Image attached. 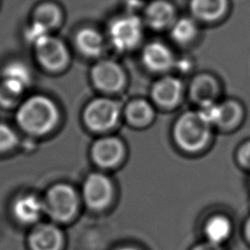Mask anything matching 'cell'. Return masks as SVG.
Wrapping results in <instances>:
<instances>
[{"mask_svg":"<svg viewBox=\"0 0 250 250\" xmlns=\"http://www.w3.org/2000/svg\"><path fill=\"white\" fill-rule=\"evenodd\" d=\"M16 118L20 127L33 136H43L56 126L59 111L48 97L35 95L26 99L18 108Z\"/></svg>","mask_w":250,"mask_h":250,"instance_id":"6da1fadb","label":"cell"},{"mask_svg":"<svg viewBox=\"0 0 250 250\" xmlns=\"http://www.w3.org/2000/svg\"><path fill=\"white\" fill-rule=\"evenodd\" d=\"M210 136V123L200 112L188 111L176 122L174 138L179 146L187 151H197L207 143Z\"/></svg>","mask_w":250,"mask_h":250,"instance_id":"7a4b0ae2","label":"cell"},{"mask_svg":"<svg viewBox=\"0 0 250 250\" xmlns=\"http://www.w3.org/2000/svg\"><path fill=\"white\" fill-rule=\"evenodd\" d=\"M43 203L45 213L57 222H68L78 209V197L75 189L64 183L52 186L48 189Z\"/></svg>","mask_w":250,"mask_h":250,"instance_id":"3957f363","label":"cell"},{"mask_svg":"<svg viewBox=\"0 0 250 250\" xmlns=\"http://www.w3.org/2000/svg\"><path fill=\"white\" fill-rule=\"evenodd\" d=\"M143 19L133 13L119 16L108 25L111 44L118 51H130L136 48L144 36Z\"/></svg>","mask_w":250,"mask_h":250,"instance_id":"277c9868","label":"cell"},{"mask_svg":"<svg viewBox=\"0 0 250 250\" xmlns=\"http://www.w3.org/2000/svg\"><path fill=\"white\" fill-rule=\"evenodd\" d=\"M33 45L36 59L45 69L59 71L67 64L68 51L59 38L46 34L37 39Z\"/></svg>","mask_w":250,"mask_h":250,"instance_id":"5b68a950","label":"cell"},{"mask_svg":"<svg viewBox=\"0 0 250 250\" xmlns=\"http://www.w3.org/2000/svg\"><path fill=\"white\" fill-rule=\"evenodd\" d=\"M118 116V104L106 98L93 100L83 113L85 124L94 131H104L111 128L116 123Z\"/></svg>","mask_w":250,"mask_h":250,"instance_id":"8992f818","label":"cell"},{"mask_svg":"<svg viewBox=\"0 0 250 250\" xmlns=\"http://www.w3.org/2000/svg\"><path fill=\"white\" fill-rule=\"evenodd\" d=\"M82 192L86 204L94 210H100L110 202L112 185L106 176L100 173H92L86 178Z\"/></svg>","mask_w":250,"mask_h":250,"instance_id":"52a82bcc","label":"cell"},{"mask_svg":"<svg viewBox=\"0 0 250 250\" xmlns=\"http://www.w3.org/2000/svg\"><path fill=\"white\" fill-rule=\"evenodd\" d=\"M61 9L53 2H43L36 7L32 15V26L28 35L32 43L40 37L49 34V31L58 27L62 21Z\"/></svg>","mask_w":250,"mask_h":250,"instance_id":"ba28073f","label":"cell"},{"mask_svg":"<svg viewBox=\"0 0 250 250\" xmlns=\"http://www.w3.org/2000/svg\"><path fill=\"white\" fill-rule=\"evenodd\" d=\"M177 19V9L169 0H151L143 10L144 23L154 30L170 28Z\"/></svg>","mask_w":250,"mask_h":250,"instance_id":"9c48e42d","label":"cell"},{"mask_svg":"<svg viewBox=\"0 0 250 250\" xmlns=\"http://www.w3.org/2000/svg\"><path fill=\"white\" fill-rule=\"evenodd\" d=\"M94 85L104 92L118 91L124 84L125 75L118 63L110 60L98 62L91 70Z\"/></svg>","mask_w":250,"mask_h":250,"instance_id":"30bf717a","label":"cell"},{"mask_svg":"<svg viewBox=\"0 0 250 250\" xmlns=\"http://www.w3.org/2000/svg\"><path fill=\"white\" fill-rule=\"evenodd\" d=\"M30 250H62L63 235L53 224L37 225L28 235Z\"/></svg>","mask_w":250,"mask_h":250,"instance_id":"8fae6325","label":"cell"},{"mask_svg":"<svg viewBox=\"0 0 250 250\" xmlns=\"http://www.w3.org/2000/svg\"><path fill=\"white\" fill-rule=\"evenodd\" d=\"M124 147L122 143L113 137H105L96 141L92 146L94 162L102 167H112L122 158Z\"/></svg>","mask_w":250,"mask_h":250,"instance_id":"7c38bea8","label":"cell"},{"mask_svg":"<svg viewBox=\"0 0 250 250\" xmlns=\"http://www.w3.org/2000/svg\"><path fill=\"white\" fill-rule=\"evenodd\" d=\"M144 64L152 71H165L175 63V58L170 48L160 41L147 43L142 52Z\"/></svg>","mask_w":250,"mask_h":250,"instance_id":"4fadbf2b","label":"cell"},{"mask_svg":"<svg viewBox=\"0 0 250 250\" xmlns=\"http://www.w3.org/2000/svg\"><path fill=\"white\" fill-rule=\"evenodd\" d=\"M188 8L195 21L215 22L228 14L229 0H189Z\"/></svg>","mask_w":250,"mask_h":250,"instance_id":"5bb4252c","label":"cell"},{"mask_svg":"<svg viewBox=\"0 0 250 250\" xmlns=\"http://www.w3.org/2000/svg\"><path fill=\"white\" fill-rule=\"evenodd\" d=\"M13 214L21 224L29 225L37 222L44 210L43 200L34 194H22L13 203Z\"/></svg>","mask_w":250,"mask_h":250,"instance_id":"9a60e30c","label":"cell"},{"mask_svg":"<svg viewBox=\"0 0 250 250\" xmlns=\"http://www.w3.org/2000/svg\"><path fill=\"white\" fill-rule=\"evenodd\" d=\"M182 85L179 79L166 76L158 80L152 88L153 100L163 106L174 105L180 99Z\"/></svg>","mask_w":250,"mask_h":250,"instance_id":"2e32d148","label":"cell"},{"mask_svg":"<svg viewBox=\"0 0 250 250\" xmlns=\"http://www.w3.org/2000/svg\"><path fill=\"white\" fill-rule=\"evenodd\" d=\"M75 44L78 50L85 56L95 58L104 50L103 35L92 27H84L75 36Z\"/></svg>","mask_w":250,"mask_h":250,"instance_id":"e0dca14e","label":"cell"},{"mask_svg":"<svg viewBox=\"0 0 250 250\" xmlns=\"http://www.w3.org/2000/svg\"><path fill=\"white\" fill-rule=\"evenodd\" d=\"M217 92V83L215 79L209 74H200L196 76L191 83V98L200 105L214 103Z\"/></svg>","mask_w":250,"mask_h":250,"instance_id":"ac0fdd59","label":"cell"},{"mask_svg":"<svg viewBox=\"0 0 250 250\" xmlns=\"http://www.w3.org/2000/svg\"><path fill=\"white\" fill-rule=\"evenodd\" d=\"M192 17L178 18L170 29V36L174 42L186 45L195 39L198 34V25Z\"/></svg>","mask_w":250,"mask_h":250,"instance_id":"d6986e66","label":"cell"},{"mask_svg":"<svg viewBox=\"0 0 250 250\" xmlns=\"http://www.w3.org/2000/svg\"><path fill=\"white\" fill-rule=\"evenodd\" d=\"M230 223L224 216H214L205 225L204 232L207 240L220 244L225 241L230 233Z\"/></svg>","mask_w":250,"mask_h":250,"instance_id":"ffe728a7","label":"cell"},{"mask_svg":"<svg viewBox=\"0 0 250 250\" xmlns=\"http://www.w3.org/2000/svg\"><path fill=\"white\" fill-rule=\"evenodd\" d=\"M3 80H6L22 90L30 84L31 74L25 64L14 62L9 63L3 70Z\"/></svg>","mask_w":250,"mask_h":250,"instance_id":"44dd1931","label":"cell"},{"mask_svg":"<svg viewBox=\"0 0 250 250\" xmlns=\"http://www.w3.org/2000/svg\"><path fill=\"white\" fill-rule=\"evenodd\" d=\"M152 108L143 100H136L130 103L126 108V116L133 125L141 126L148 123L152 118Z\"/></svg>","mask_w":250,"mask_h":250,"instance_id":"7402d4cb","label":"cell"},{"mask_svg":"<svg viewBox=\"0 0 250 250\" xmlns=\"http://www.w3.org/2000/svg\"><path fill=\"white\" fill-rule=\"evenodd\" d=\"M241 116V108L234 102H226L218 104V114L215 124L223 128H230L234 126Z\"/></svg>","mask_w":250,"mask_h":250,"instance_id":"603a6c76","label":"cell"},{"mask_svg":"<svg viewBox=\"0 0 250 250\" xmlns=\"http://www.w3.org/2000/svg\"><path fill=\"white\" fill-rule=\"evenodd\" d=\"M24 91L2 79L0 83V104L5 106L16 104Z\"/></svg>","mask_w":250,"mask_h":250,"instance_id":"cb8c5ba5","label":"cell"},{"mask_svg":"<svg viewBox=\"0 0 250 250\" xmlns=\"http://www.w3.org/2000/svg\"><path fill=\"white\" fill-rule=\"evenodd\" d=\"M18 144V137L15 131L8 125L0 123V152L11 150Z\"/></svg>","mask_w":250,"mask_h":250,"instance_id":"d4e9b609","label":"cell"},{"mask_svg":"<svg viewBox=\"0 0 250 250\" xmlns=\"http://www.w3.org/2000/svg\"><path fill=\"white\" fill-rule=\"evenodd\" d=\"M238 159L243 166L250 168V142L244 144L240 147L238 151Z\"/></svg>","mask_w":250,"mask_h":250,"instance_id":"484cf974","label":"cell"},{"mask_svg":"<svg viewBox=\"0 0 250 250\" xmlns=\"http://www.w3.org/2000/svg\"><path fill=\"white\" fill-rule=\"evenodd\" d=\"M191 250H224L220 244L213 243L210 241H205L195 245Z\"/></svg>","mask_w":250,"mask_h":250,"instance_id":"4316f807","label":"cell"},{"mask_svg":"<svg viewBox=\"0 0 250 250\" xmlns=\"http://www.w3.org/2000/svg\"><path fill=\"white\" fill-rule=\"evenodd\" d=\"M244 232H245V236H246L248 242L250 243V218L247 220V222H246V224H245Z\"/></svg>","mask_w":250,"mask_h":250,"instance_id":"83f0119b","label":"cell"},{"mask_svg":"<svg viewBox=\"0 0 250 250\" xmlns=\"http://www.w3.org/2000/svg\"><path fill=\"white\" fill-rule=\"evenodd\" d=\"M117 250H139V249H137L135 247H132V246H123V247H120Z\"/></svg>","mask_w":250,"mask_h":250,"instance_id":"f1b7e54d","label":"cell"}]
</instances>
